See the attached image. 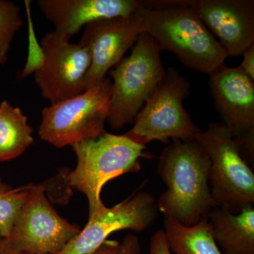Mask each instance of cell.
Returning a JSON list of instances; mask_svg holds the SVG:
<instances>
[{
	"label": "cell",
	"instance_id": "obj_1",
	"mask_svg": "<svg viewBox=\"0 0 254 254\" xmlns=\"http://www.w3.org/2000/svg\"><path fill=\"white\" fill-rule=\"evenodd\" d=\"M191 1H141L143 33L159 50L173 52L188 67L210 75L228 56L192 9Z\"/></svg>",
	"mask_w": 254,
	"mask_h": 254
},
{
	"label": "cell",
	"instance_id": "obj_2",
	"mask_svg": "<svg viewBox=\"0 0 254 254\" xmlns=\"http://www.w3.org/2000/svg\"><path fill=\"white\" fill-rule=\"evenodd\" d=\"M210 165L197 140L183 142L175 138L164 148L158 173L167 189L157 204L165 218L189 227L208 218L210 210L216 208L209 186Z\"/></svg>",
	"mask_w": 254,
	"mask_h": 254
},
{
	"label": "cell",
	"instance_id": "obj_3",
	"mask_svg": "<svg viewBox=\"0 0 254 254\" xmlns=\"http://www.w3.org/2000/svg\"><path fill=\"white\" fill-rule=\"evenodd\" d=\"M77 165L66 176L69 187L82 192L88 198L89 218L105 205L100 198L107 182L125 174L141 170V159L149 158L147 147L125 136L105 132L96 139L72 145Z\"/></svg>",
	"mask_w": 254,
	"mask_h": 254
},
{
	"label": "cell",
	"instance_id": "obj_4",
	"mask_svg": "<svg viewBox=\"0 0 254 254\" xmlns=\"http://www.w3.org/2000/svg\"><path fill=\"white\" fill-rule=\"evenodd\" d=\"M190 85L173 67H168L125 136L143 145L153 141L170 143V138L183 142L196 140L201 130L183 106L190 95Z\"/></svg>",
	"mask_w": 254,
	"mask_h": 254
},
{
	"label": "cell",
	"instance_id": "obj_5",
	"mask_svg": "<svg viewBox=\"0 0 254 254\" xmlns=\"http://www.w3.org/2000/svg\"><path fill=\"white\" fill-rule=\"evenodd\" d=\"M112 93L113 81L105 77L81 94L43 108L41 139L63 148L99 138L106 132Z\"/></svg>",
	"mask_w": 254,
	"mask_h": 254
},
{
	"label": "cell",
	"instance_id": "obj_6",
	"mask_svg": "<svg viewBox=\"0 0 254 254\" xmlns=\"http://www.w3.org/2000/svg\"><path fill=\"white\" fill-rule=\"evenodd\" d=\"M196 140L210 160L209 186L215 207L237 214L254 205V172L230 130L223 123H212Z\"/></svg>",
	"mask_w": 254,
	"mask_h": 254
},
{
	"label": "cell",
	"instance_id": "obj_7",
	"mask_svg": "<svg viewBox=\"0 0 254 254\" xmlns=\"http://www.w3.org/2000/svg\"><path fill=\"white\" fill-rule=\"evenodd\" d=\"M160 50L147 33L138 36L129 56L110 71L113 93L108 122L113 129L133 123L165 73Z\"/></svg>",
	"mask_w": 254,
	"mask_h": 254
},
{
	"label": "cell",
	"instance_id": "obj_8",
	"mask_svg": "<svg viewBox=\"0 0 254 254\" xmlns=\"http://www.w3.org/2000/svg\"><path fill=\"white\" fill-rule=\"evenodd\" d=\"M80 232L50 205L44 187L31 185L7 241L11 248L20 253L57 254Z\"/></svg>",
	"mask_w": 254,
	"mask_h": 254
},
{
	"label": "cell",
	"instance_id": "obj_9",
	"mask_svg": "<svg viewBox=\"0 0 254 254\" xmlns=\"http://www.w3.org/2000/svg\"><path fill=\"white\" fill-rule=\"evenodd\" d=\"M42 60L34 80L42 96L55 104L84 92V82L91 63L90 50L48 32L42 38Z\"/></svg>",
	"mask_w": 254,
	"mask_h": 254
},
{
	"label": "cell",
	"instance_id": "obj_10",
	"mask_svg": "<svg viewBox=\"0 0 254 254\" xmlns=\"http://www.w3.org/2000/svg\"><path fill=\"white\" fill-rule=\"evenodd\" d=\"M158 211L154 195L148 192H138L113 208L104 207L90 218L78 236L57 254H90L113 232L124 230L145 231L154 223Z\"/></svg>",
	"mask_w": 254,
	"mask_h": 254
},
{
	"label": "cell",
	"instance_id": "obj_11",
	"mask_svg": "<svg viewBox=\"0 0 254 254\" xmlns=\"http://www.w3.org/2000/svg\"><path fill=\"white\" fill-rule=\"evenodd\" d=\"M139 9L128 16L104 18L85 26L79 43L90 50L91 63L85 78L84 91L103 81L143 33Z\"/></svg>",
	"mask_w": 254,
	"mask_h": 254
},
{
	"label": "cell",
	"instance_id": "obj_12",
	"mask_svg": "<svg viewBox=\"0 0 254 254\" xmlns=\"http://www.w3.org/2000/svg\"><path fill=\"white\" fill-rule=\"evenodd\" d=\"M217 111L235 139L254 136V81L240 68L222 65L209 75Z\"/></svg>",
	"mask_w": 254,
	"mask_h": 254
},
{
	"label": "cell",
	"instance_id": "obj_13",
	"mask_svg": "<svg viewBox=\"0 0 254 254\" xmlns=\"http://www.w3.org/2000/svg\"><path fill=\"white\" fill-rule=\"evenodd\" d=\"M190 6L227 56L242 55L254 44V0H192Z\"/></svg>",
	"mask_w": 254,
	"mask_h": 254
},
{
	"label": "cell",
	"instance_id": "obj_14",
	"mask_svg": "<svg viewBox=\"0 0 254 254\" xmlns=\"http://www.w3.org/2000/svg\"><path fill=\"white\" fill-rule=\"evenodd\" d=\"M37 4L55 33L68 41L88 23L128 16L141 7L138 0H39Z\"/></svg>",
	"mask_w": 254,
	"mask_h": 254
},
{
	"label": "cell",
	"instance_id": "obj_15",
	"mask_svg": "<svg viewBox=\"0 0 254 254\" xmlns=\"http://www.w3.org/2000/svg\"><path fill=\"white\" fill-rule=\"evenodd\" d=\"M208 218L222 254H254L253 205L244 207L237 214L214 208Z\"/></svg>",
	"mask_w": 254,
	"mask_h": 254
},
{
	"label": "cell",
	"instance_id": "obj_16",
	"mask_svg": "<svg viewBox=\"0 0 254 254\" xmlns=\"http://www.w3.org/2000/svg\"><path fill=\"white\" fill-rule=\"evenodd\" d=\"M165 237L174 254H222L218 248L208 218L196 225L184 226L173 218H165Z\"/></svg>",
	"mask_w": 254,
	"mask_h": 254
},
{
	"label": "cell",
	"instance_id": "obj_17",
	"mask_svg": "<svg viewBox=\"0 0 254 254\" xmlns=\"http://www.w3.org/2000/svg\"><path fill=\"white\" fill-rule=\"evenodd\" d=\"M33 128L21 108L6 100L0 103V161L20 156L33 143Z\"/></svg>",
	"mask_w": 254,
	"mask_h": 254
},
{
	"label": "cell",
	"instance_id": "obj_18",
	"mask_svg": "<svg viewBox=\"0 0 254 254\" xmlns=\"http://www.w3.org/2000/svg\"><path fill=\"white\" fill-rule=\"evenodd\" d=\"M22 24L21 8L12 1L0 0V64L7 61L11 41Z\"/></svg>",
	"mask_w": 254,
	"mask_h": 254
},
{
	"label": "cell",
	"instance_id": "obj_19",
	"mask_svg": "<svg viewBox=\"0 0 254 254\" xmlns=\"http://www.w3.org/2000/svg\"><path fill=\"white\" fill-rule=\"evenodd\" d=\"M28 191V185L16 190L9 187L0 193V235L6 240L26 201Z\"/></svg>",
	"mask_w": 254,
	"mask_h": 254
},
{
	"label": "cell",
	"instance_id": "obj_20",
	"mask_svg": "<svg viewBox=\"0 0 254 254\" xmlns=\"http://www.w3.org/2000/svg\"><path fill=\"white\" fill-rule=\"evenodd\" d=\"M150 254H171L163 230H159L151 237Z\"/></svg>",
	"mask_w": 254,
	"mask_h": 254
},
{
	"label": "cell",
	"instance_id": "obj_21",
	"mask_svg": "<svg viewBox=\"0 0 254 254\" xmlns=\"http://www.w3.org/2000/svg\"><path fill=\"white\" fill-rule=\"evenodd\" d=\"M141 245L136 235H127L120 242V249L117 254H141Z\"/></svg>",
	"mask_w": 254,
	"mask_h": 254
},
{
	"label": "cell",
	"instance_id": "obj_22",
	"mask_svg": "<svg viewBox=\"0 0 254 254\" xmlns=\"http://www.w3.org/2000/svg\"><path fill=\"white\" fill-rule=\"evenodd\" d=\"M243 61L240 68L254 81V44L245 50L243 53Z\"/></svg>",
	"mask_w": 254,
	"mask_h": 254
},
{
	"label": "cell",
	"instance_id": "obj_23",
	"mask_svg": "<svg viewBox=\"0 0 254 254\" xmlns=\"http://www.w3.org/2000/svg\"><path fill=\"white\" fill-rule=\"evenodd\" d=\"M120 242L116 240L105 241L99 248L90 254H117L120 249Z\"/></svg>",
	"mask_w": 254,
	"mask_h": 254
},
{
	"label": "cell",
	"instance_id": "obj_24",
	"mask_svg": "<svg viewBox=\"0 0 254 254\" xmlns=\"http://www.w3.org/2000/svg\"><path fill=\"white\" fill-rule=\"evenodd\" d=\"M0 254H25L16 252L11 248L7 240L0 235Z\"/></svg>",
	"mask_w": 254,
	"mask_h": 254
},
{
	"label": "cell",
	"instance_id": "obj_25",
	"mask_svg": "<svg viewBox=\"0 0 254 254\" xmlns=\"http://www.w3.org/2000/svg\"><path fill=\"white\" fill-rule=\"evenodd\" d=\"M10 187L9 185H6V184L3 182L2 180L0 178V193H2L5 190H7Z\"/></svg>",
	"mask_w": 254,
	"mask_h": 254
}]
</instances>
